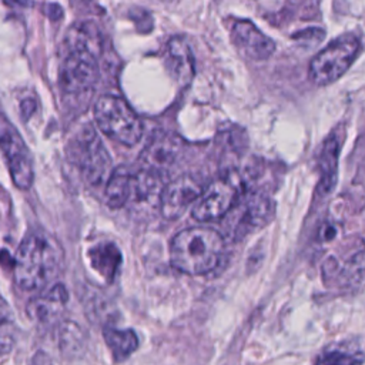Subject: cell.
Instances as JSON below:
<instances>
[{"instance_id": "2", "label": "cell", "mask_w": 365, "mask_h": 365, "mask_svg": "<svg viewBox=\"0 0 365 365\" xmlns=\"http://www.w3.org/2000/svg\"><path fill=\"white\" fill-rule=\"evenodd\" d=\"M224 238L212 228L192 227L177 232L170 242L171 265L190 275L214 271L224 254Z\"/></svg>"}, {"instance_id": "8", "label": "cell", "mask_w": 365, "mask_h": 365, "mask_svg": "<svg viewBox=\"0 0 365 365\" xmlns=\"http://www.w3.org/2000/svg\"><path fill=\"white\" fill-rule=\"evenodd\" d=\"M240 200V182L231 177H222L201 191L191 210L197 221H212L221 218L234 208Z\"/></svg>"}, {"instance_id": "12", "label": "cell", "mask_w": 365, "mask_h": 365, "mask_svg": "<svg viewBox=\"0 0 365 365\" xmlns=\"http://www.w3.org/2000/svg\"><path fill=\"white\" fill-rule=\"evenodd\" d=\"M181 150L182 143L177 135L170 133L157 134L141 153V164L147 170L163 174L175 163Z\"/></svg>"}, {"instance_id": "7", "label": "cell", "mask_w": 365, "mask_h": 365, "mask_svg": "<svg viewBox=\"0 0 365 365\" xmlns=\"http://www.w3.org/2000/svg\"><path fill=\"white\" fill-rule=\"evenodd\" d=\"M98 54L91 50L73 47L68 48L61 70L60 86L66 93L80 94L91 90L100 77Z\"/></svg>"}, {"instance_id": "24", "label": "cell", "mask_w": 365, "mask_h": 365, "mask_svg": "<svg viewBox=\"0 0 365 365\" xmlns=\"http://www.w3.org/2000/svg\"><path fill=\"white\" fill-rule=\"evenodd\" d=\"M7 6H16V4H19V1L20 0H3Z\"/></svg>"}, {"instance_id": "16", "label": "cell", "mask_w": 365, "mask_h": 365, "mask_svg": "<svg viewBox=\"0 0 365 365\" xmlns=\"http://www.w3.org/2000/svg\"><path fill=\"white\" fill-rule=\"evenodd\" d=\"M130 180L131 173L123 167L111 173L104 190V201L110 208H121L127 204L130 195Z\"/></svg>"}, {"instance_id": "3", "label": "cell", "mask_w": 365, "mask_h": 365, "mask_svg": "<svg viewBox=\"0 0 365 365\" xmlns=\"http://www.w3.org/2000/svg\"><path fill=\"white\" fill-rule=\"evenodd\" d=\"M94 118L101 131L120 144L135 145L143 135L140 117L121 97H100L94 106Z\"/></svg>"}, {"instance_id": "14", "label": "cell", "mask_w": 365, "mask_h": 365, "mask_svg": "<svg viewBox=\"0 0 365 365\" xmlns=\"http://www.w3.org/2000/svg\"><path fill=\"white\" fill-rule=\"evenodd\" d=\"M163 187L161 173L144 168L135 174H131L130 195L127 202L141 207L158 205Z\"/></svg>"}, {"instance_id": "18", "label": "cell", "mask_w": 365, "mask_h": 365, "mask_svg": "<svg viewBox=\"0 0 365 365\" xmlns=\"http://www.w3.org/2000/svg\"><path fill=\"white\" fill-rule=\"evenodd\" d=\"M67 47H81L94 51L100 56L103 48V37L96 24L90 21L78 23L67 34Z\"/></svg>"}, {"instance_id": "15", "label": "cell", "mask_w": 365, "mask_h": 365, "mask_svg": "<svg viewBox=\"0 0 365 365\" xmlns=\"http://www.w3.org/2000/svg\"><path fill=\"white\" fill-rule=\"evenodd\" d=\"M67 301L68 292L66 287L63 284H56L44 289L37 298H34L27 305V311L34 319L50 321L58 315Z\"/></svg>"}, {"instance_id": "1", "label": "cell", "mask_w": 365, "mask_h": 365, "mask_svg": "<svg viewBox=\"0 0 365 365\" xmlns=\"http://www.w3.org/2000/svg\"><path fill=\"white\" fill-rule=\"evenodd\" d=\"M63 261V250L47 232L36 230L20 242L13 261L14 282L24 291L46 288L57 275Z\"/></svg>"}, {"instance_id": "19", "label": "cell", "mask_w": 365, "mask_h": 365, "mask_svg": "<svg viewBox=\"0 0 365 365\" xmlns=\"http://www.w3.org/2000/svg\"><path fill=\"white\" fill-rule=\"evenodd\" d=\"M90 259L94 269H97L103 277L111 281L120 267L121 255L115 245L107 242L93 248L90 251Z\"/></svg>"}, {"instance_id": "5", "label": "cell", "mask_w": 365, "mask_h": 365, "mask_svg": "<svg viewBox=\"0 0 365 365\" xmlns=\"http://www.w3.org/2000/svg\"><path fill=\"white\" fill-rule=\"evenodd\" d=\"M70 154L86 180L94 185L103 182L111 168V158L94 127L86 125L70 145Z\"/></svg>"}, {"instance_id": "17", "label": "cell", "mask_w": 365, "mask_h": 365, "mask_svg": "<svg viewBox=\"0 0 365 365\" xmlns=\"http://www.w3.org/2000/svg\"><path fill=\"white\" fill-rule=\"evenodd\" d=\"M103 336L115 361L125 359L138 346L137 335L131 329H118L113 327H106L103 329Z\"/></svg>"}, {"instance_id": "6", "label": "cell", "mask_w": 365, "mask_h": 365, "mask_svg": "<svg viewBox=\"0 0 365 365\" xmlns=\"http://www.w3.org/2000/svg\"><path fill=\"white\" fill-rule=\"evenodd\" d=\"M0 150L13 184L20 190H29L34 180L33 158L21 134L13 123L0 113Z\"/></svg>"}, {"instance_id": "4", "label": "cell", "mask_w": 365, "mask_h": 365, "mask_svg": "<svg viewBox=\"0 0 365 365\" xmlns=\"http://www.w3.org/2000/svg\"><path fill=\"white\" fill-rule=\"evenodd\" d=\"M361 50L359 38L346 33L331 41L315 54L309 63V77L317 86H327L338 80L354 63Z\"/></svg>"}, {"instance_id": "13", "label": "cell", "mask_w": 365, "mask_h": 365, "mask_svg": "<svg viewBox=\"0 0 365 365\" xmlns=\"http://www.w3.org/2000/svg\"><path fill=\"white\" fill-rule=\"evenodd\" d=\"M165 64L173 78L180 86H187L194 77V56L188 43L181 37H173L165 50Z\"/></svg>"}, {"instance_id": "11", "label": "cell", "mask_w": 365, "mask_h": 365, "mask_svg": "<svg viewBox=\"0 0 365 365\" xmlns=\"http://www.w3.org/2000/svg\"><path fill=\"white\" fill-rule=\"evenodd\" d=\"M230 36L237 50L254 61L267 60L275 50V43L264 34L252 21L240 19L234 20Z\"/></svg>"}, {"instance_id": "23", "label": "cell", "mask_w": 365, "mask_h": 365, "mask_svg": "<svg viewBox=\"0 0 365 365\" xmlns=\"http://www.w3.org/2000/svg\"><path fill=\"white\" fill-rule=\"evenodd\" d=\"M324 37V31L319 30V29H309V30H305L302 33H298L295 36V38H298L299 41H307L308 40V46H314L317 44L318 41H321Z\"/></svg>"}, {"instance_id": "20", "label": "cell", "mask_w": 365, "mask_h": 365, "mask_svg": "<svg viewBox=\"0 0 365 365\" xmlns=\"http://www.w3.org/2000/svg\"><path fill=\"white\" fill-rule=\"evenodd\" d=\"M16 321L9 302L0 297V356L10 354L16 342Z\"/></svg>"}, {"instance_id": "22", "label": "cell", "mask_w": 365, "mask_h": 365, "mask_svg": "<svg viewBox=\"0 0 365 365\" xmlns=\"http://www.w3.org/2000/svg\"><path fill=\"white\" fill-rule=\"evenodd\" d=\"M355 352L351 351H342L341 349H329L324 352V355L319 358V362L324 364H348V362H362L361 356L352 355Z\"/></svg>"}, {"instance_id": "10", "label": "cell", "mask_w": 365, "mask_h": 365, "mask_svg": "<svg viewBox=\"0 0 365 365\" xmlns=\"http://www.w3.org/2000/svg\"><path fill=\"white\" fill-rule=\"evenodd\" d=\"M201 184L191 175H181L163 187L160 194V211L167 220H177L194 204L201 194Z\"/></svg>"}, {"instance_id": "21", "label": "cell", "mask_w": 365, "mask_h": 365, "mask_svg": "<svg viewBox=\"0 0 365 365\" xmlns=\"http://www.w3.org/2000/svg\"><path fill=\"white\" fill-rule=\"evenodd\" d=\"M336 158H338V143L331 138L325 143L322 155H321V168H322V177L321 182L325 191L331 190L335 182V175H336Z\"/></svg>"}, {"instance_id": "9", "label": "cell", "mask_w": 365, "mask_h": 365, "mask_svg": "<svg viewBox=\"0 0 365 365\" xmlns=\"http://www.w3.org/2000/svg\"><path fill=\"white\" fill-rule=\"evenodd\" d=\"M237 208L232 211V234L234 237H242L251 231L262 228L274 217L272 201L262 194H251L241 204L235 202Z\"/></svg>"}]
</instances>
